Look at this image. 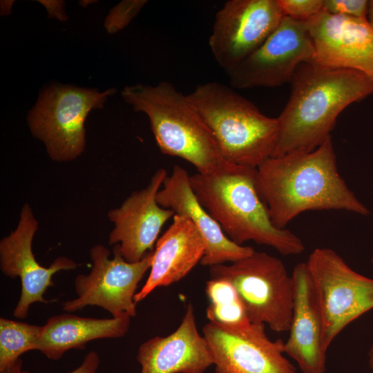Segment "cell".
<instances>
[{
  "instance_id": "484cf974",
  "label": "cell",
  "mask_w": 373,
  "mask_h": 373,
  "mask_svg": "<svg viewBox=\"0 0 373 373\" xmlns=\"http://www.w3.org/2000/svg\"><path fill=\"white\" fill-rule=\"evenodd\" d=\"M100 359L98 354L90 351L85 356L82 363L77 368L68 373H96L99 367ZM22 373H30L22 370Z\"/></svg>"
},
{
  "instance_id": "7402d4cb",
  "label": "cell",
  "mask_w": 373,
  "mask_h": 373,
  "mask_svg": "<svg viewBox=\"0 0 373 373\" xmlns=\"http://www.w3.org/2000/svg\"><path fill=\"white\" fill-rule=\"evenodd\" d=\"M41 326L0 318V373H4L23 353L35 350Z\"/></svg>"
},
{
  "instance_id": "4fadbf2b",
  "label": "cell",
  "mask_w": 373,
  "mask_h": 373,
  "mask_svg": "<svg viewBox=\"0 0 373 373\" xmlns=\"http://www.w3.org/2000/svg\"><path fill=\"white\" fill-rule=\"evenodd\" d=\"M38 229V222L28 204L21 209L17 228L0 241V268L10 278H19L21 289L13 316L19 319L27 317L31 305L39 302L48 303L44 294L54 285L52 277L60 271L73 270L77 263L60 256L48 267L41 266L34 256L32 245Z\"/></svg>"
},
{
  "instance_id": "f546056e",
  "label": "cell",
  "mask_w": 373,
  "mask_h": 373,
  "mask_svg": "<svg viewBox=\"0 0 373 373\" xmlns=\"http://www.w3.org/2000/svg\"><path fill=\"white\" fill-rule=\"evenodd\" d=\"M367 19L370 26L373 30V0L368 1V11Z\"/></svg>"
},
{
  "instance_id": "1f68e13d",
  "label": "cell",
  "mask_w": 373,
  "mask_h": 373,
  "mask_svg": "<svg viewBox=\"0 0 373 373\" xmlns=\"http://www.w3.org/2000/svg\"><path fill=\"white\" fill-rule=\"evenodd\" d=\"M372 264H373V258H372Z\"/></svg>"
},
{
  "instance_id": "603a6c76",
  "label": "cell",
  "mask_w": 373,
  "mask_h": 373,
  "mask_svg": "<svg viewBox=\"0 0 373 373\" xmlns=\"http://www.w3.org/2000/svg\"><path fill=\"white\" fill-rule=\"evenodd\" d=\"M146 0H124L113 7L104 21L109 34H115L126 27L146 4Z\"/></svg>"
},
{
  "instance_id": "9c48e42d",
  "label": "cell",
  "mask_w": 373,
  "mask_h": 373,
  "mask_svg": "<svg viewBox=\"0 0 373 373\" xmlns=\"http://www.w3.org/2000/svg\"><path fill=\"white\" fill-rule=\"evenodd\" d=\"M153 251L141 260L129 262L123 258L118 245L113 247V258L105 246H93L89 252L92 269L88 274L76 276L74 285L77 298L64 302L63 310L73 312L86 306H97L108 312L112 317H135L136 289L151 268Z\"/></svg>"
},
{
  "instance_id": "2e32d148",
  "label": "cell",
  "mask_w": 373,
  "mask_h": 373,
  "mask_svg": "<svg viewBox=\"0 0 373 373\" xmlns=\"http://www.w3.org/2000/svg\"><path fill=\"white\" fill-rule=\"evenodd\" d=\"M156 198L159 205L172 210L175 214L186 216L197 228L205 245V253L200 262L202 265L210 267L233 262L254 252L253 247L237 245L224 234L196 198L190 175L183 167L173 166Z\"/></svg>"
},
{
  "instance_id": "6da1fadb",
  "label": "cell",
  "mask_w": 373,
  "mask_h": 373,
  "mask_svg": "<svg viewBox=\"0 0 373 373\" xmlns=\"http://www.w3.org/2000/svg\"><path fill=\"white\" fill-rule=\"evenodd\" d=\"M256 185L280 229L307 211L370 213L338 173L331 136L312 151L268 158L256 169Z\"/></svg>"
},
{
  "instance_id": "d6a6232c",
  "label": "cell",
  "mask_w": 373,
  "mask_h": 373,
  "mask_svg": "<svg viewBox=\"0 0 373 373\" xmlns=\"http://www.w3.org/2000/svg\"><path fill=\"white\" fill-rule=\"evenodd\" d=\"M372 372H373V370H372Z\"/></svg>"
},
{
  "instance_id": "f1b7e54d",
  "label": "cell",
  "mask_w": 373,
  "mask_h": 373,
  "mask_svg": "<svg viewBox=\"0 0 373 373\" xmlns=\"http://www.w3.org/2000/svg\"><path fill=\"white\" fill-rule=\"evenodd\" d=\"M22 361L19 358L12 366H10L4 373H22Z\"/></svg>"
},
{
  "instance_id": "277c9868",
  "label": "cell",
  "mask_w": 373,
  "mask_h": 373,
  "mask_svg": "<svg viewBox=\"0 0 373 373\" xmlns=\"http://www.w3.org/2000/svg\"><path fill=\"white\" fill-rule=\"evenodd\" d=\"M121 95L135 111L147 115L163 154L187 161L201 174L211 173L228 164L188 95L171 83L126 86Z\"/></svg>"
},
{
  "instance_id": "d4e9b609",
  "label": "cell",
  "mask_w": 373,
  "mask_h": 373,
  "mask_svg": "<svg viewBox=\"0 0 373 373\" xmlns=\"http://www.w3.org/2000/svg\"><path fill=\"white\" fill-rule=\"evenodd\" d=\"M323 11L332 15L354 18H367V0H323Z\"/></svg>"
},
{
  "instance_id": "5b68a950",
  "label": "cell",
  "mask_w": 373,
  "mask_h": 373,
  "mask_svg": "<svg viewBox=\"0 0 373 373\" xmlns=\"http://www.w3.org/2000/svg\"><path fill=\"white\" fill-rule=\"evenodd\" d=\"M188 96L227 162L257 169L272 157L278 131L276 117L265 115L234 88L216 82L197 85Z\"/></svg>"
},
{
  "instance_id": "ac0fdd59",
  "label": "cell",
  "mask_w": 373,
  "mask_h": 373,
  "mask_svg": "<svg viewBox=\"0 0 373 373\" xmlns=\"http://www.w3.org/2000/svg\"><path fill=\"white\" fill-rule=\"evenodd\" d=\"M140 373H203L213 364L203 335L199 332L191 304L178 327L166 336H155L139 347Z\"/></svg>"
},
{
  "instance_id": "8fae6325",
  "label": "cell",
  "mask_w": 373,
  "mask_h": 373,
  "mask_svg": "<svg viewBox=\"0 0 373 373\" xmlns=\"http://www.w3.org/2000/svg\"><path fill=\"white\" fill-rule=\"evenodd\" d=\"M283 15L277 0H229L217 12L209 39L211 54L226 73L256 51Z\"/></svg>"
},
{
  "instance_id": "4316f807",
  "label": "cell",
  "mask_w": 373,
  "mask_h": 373,
  "mask_svg": "<svg viewBox=\"0 0 373 373\" xmlns=\"http://www.w3.org/2000/svg\"><path fill=\"white\" fill-rule=\"evenodd\" d=\"M39 1L46 8L49 18H56L61 21L67 20L68 17L64 10V1L48 0Z\"/></svg>"
},
{
  "instance_id": "5bb4252c",
  "label": "cell",
  "mask_w": 373,
  "mask_h": 373,
  "mask_svg": "<svg viewBox=\"0 0 373 373\" xmlns=\"http://www.w3.org/2000/svg\"><path fill=\"white\" fill-rule=\"evenodd\" d=\"M167 175L166 169H157L146 188L133 192L119 207L108 213L115 224L108 243L118 245L127 262H138L152 251L162 227L175 215L159 205L156 198Z\"/></svg>"
},
{
  "instance_id": "ba28073f",
  "label": "cell",
  "mask_w": 373,
  "mask_h": 373,
  "mask_svg": "<svg viewBox=\"0 0 373 373\" xmlns=\"http://www.w3.org/2000/svg\"><path fill=\"white\" fill-rule=\"evenodd\" d=\"M305 262L321 309L327 350L347 326L373 309V279L355 271L328 247L316 248Z\"/></svg>"
},
{
  "instance_id": "52a82bcc",
  "label": "cell",
  "mask_w": 373,
  "mask_h": 373,
  "mask_svg": "<svg viewBox=\"0 0 373 373\" xmlns=\"http://www.w3.org/2000/svg\"><path fill=\"white\" fill-rule=\"evenodd\" d=\"M211 278L230 282L251 323L268 325L276 332H288L294 305V283L284 263L265 252L230 264L210 267Z\"/></svg>"
},
{
  "instance_id": "83f0119b",
  "label": "cell",
  "mask_w": 373,
  "mask_h": 373,
  "mask_svg": "<svg viewBox=\"0 0 373 373\" xmlns=\"http://www.w3.org/2000/svg\"><path fill=\"white\" fill-rule=\"evenodd\" d=\"M13 2V1H1V15H8L10 13Z\"/></svg>"
},
{
  "instance_id": "d6986e66",
  "label": "cell",
  "mask_w": 373,
  "mask_h": 373,
  "mask_svg": "<svg viewBox=\"0 0 373 373\" xmlns=\"http://www.w3.org/2000/svg\"><path fill=\"white\" fill-rule=\"evenodd\" d=\"M205 253L204 242L192 222L175 214L173 222L160 236L153 251L149 277L136 293V303L157 287L178 282L200 262Z\"/></svg>"
},
{
  "instance_id": "ffe728a7",
  "label": "cell",
  "mask_w": 373,
  "mask_h": 373,
  "mask_svg": "<svg viewBox=\"0 0 373 373\" xmlns=\"http://www.w3.org/2000/svg\"><path fill=\"white\" fill-rule=\"evenodd\" d=\"M131 317L94 318L61 314L41 326L36 350L48 358L59 359L67 351L83 349L91 341L118 338L128 331Z\"/></svg>"
},
{
  "instance_id": "44dd1931",
  "label": "cell",
  "mask_w": 373,
  "mask_h": 373,
  "mask_svg": "<svg viewBox=\"0 0 373 373\" xmlns=\"http://www.w3.org/2000/svg\"><path fill=\"white\" fill-rule=\"evenodd\" d=\"M209 303L207 318L209 322L233 329L249 328L251 322L236 289L225 279L211 278L206 283Z\"/></svg>"
},
{
  "instance_id": "7c38bea8",
  "label": "cell",
  "mask_w": 373,
  "mask_h": 373,
  "mask_svg": "<svg viewBox=\"0 0 373 373\" xmlns=\"http://www.w3.org/2000/svg\"><path fill=\"white\" fill-rule=\"evenodd\" d=\"M202 333L216 373H296L285 356L284 341L271 340L265 325L233 329L209 322Z\"/></svg>"
},
{
  "instance_id": "30bf717a",
  "label": "cell",
  "mask_w": 373,
  "mask_h": 373,
  "mask_svg": "<svg viewBox=\"0 0 373 373\" xmlns=\"http://www.w3.org/2000/svg\"><path fill=\"white\" fill-rule=\"evenodd\" d=\"M314 55L307 21L285 16L265 41L227 75L234 89L280 86L290 82L301 64L313 61Z\"/></svg>"
},
{
  "instance_id": "9a60e30c",
  "label": "cell",
  "mask_w": 373,
  "mask_h": 373,
  "mask_svg": "<svg viewBox=\"0 0 373 373\" xmlns=\"http://www.w3.org/2000/svg\"><path fill=\"white\" fill-rule=\"evenodd\" d=\"M316 64L351 69L373 82V30L367 19L332 15L324 11L307 21Z\"/></svg>"
},
{
  "instance_id": "7a4b0ae2",
  "label": "cell",
  "mask_w": 373,
  "mask_h": 373,
  "mask_svg": "<svg viewBox=\"0 0 373 373\" xmlns=\"http://www.w3.org/2000/svg\"><path fill=\"white\" fill-rule=\"evenodd\" d=\"M289 84V99L276 117L272 157L314 151L331 136L346 107L373 94V82L364 74L314 62L301 64Z\"/></svg>"
},
{
  "instance_id": "8992f818",
  "label": "cell",
  "mask_w": 373,
  "mask_h": 373,
  "mask_svg": "<svg viewBox=\"0 0 373 373\" xmlns=\"http://www.w3.org/2000/svg\"><path fill=\"white\" fill-rule=\"evenodd\" d=\"M115 88H95L52 84L44 89L27 116L32 135L45 145L50 158L68 162L77 158L86 146L84 124L93 109L103 108Z\"/></svg>"
},
{
  "instance_id": "3957f363",
  "label": "cell",
  "mask_w": 373,
  "mask_h": 373,
  "mask_svg": "<svg viewBox=\"0 0 373 373\" xmlns=\"http://www.w3.org/2000/svg\"><path fill=\"white\" fill-rule=\"evenodd\" d=\"M256 175V169L228 163L211 173L190 175V183L200 203L236 244L253 241L284 256L302 254V240L272 223Z\"/></svg>"
},
{
  "instance_id": "4dcf8cb0",
  "label": "cell",
  "mask_w": 373,
  "mask_h": 373,
  "mask_svg": "<svg viewBox=\"0 0 373 373\" xmlns=\"http://www.w3.org/2000/svg\"><path fill=\"white\" fill-rule=\"evenodd\" d=\"M368 361L370 367L373 370V346L370 348L368 353Z\"/></svg>"
},
{
  "instance_id": "e0dca14e",
  "label": "cell",
  "mask_w": 373,
  "mask_h": 373,
  "mask_svg": "<svg viewBox=\"0 0 373 373\" xmlns=\"http://www.w3.org/2000/svg\"><path fill=\"white\" fill-rule=\"evenodd\" d=\"M294 305L284 352L302 373H325L327 350L323 345V322L306 262L294 267Z\"/></svg>"
},
{
  "instance_id": "cb8c5ba5",
  "label": "cell",
  "mask_w": 373,
  "mask_h": 373,
  "mask_svg": "<svg viewBox=\"0 0 373 373\" xmlns=\"http://www.w3.org/2000/svg\"><path fill=\"white\" fill-rule=\"evenodd\" d=\"M285 17L307 21L323 10V0H277Z\"/></svg>"
}]
</instances>
